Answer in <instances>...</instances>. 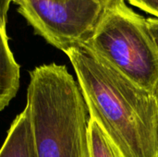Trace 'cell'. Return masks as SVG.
Returning <instances> with one entry per match:
<instances>
[{"mask_svg":"<svg viewBox=\"0 0 158 157\" xmlns=\"http://www.w3.org/2000/svg\"><path fill=\"white\" fill-rule=\"evenodd\" d=\"M34 32L63 51L84 44L106 6L96 0H13Z\"/></svg>","mask_w":158,"mask_h":157,"instance_id":"obj_4","label":"cell"},{"mask_svg":"<svg viewBox=\"0 0 158 157\" xmlns=\"http://www.w3.org/2000/svg\"><path fill=\"white\" fill-rule=\"evenodd\" d=\"M11 2H13V0H0V23L6 29L7 21V13Z\"/></svg>","mask_w":158,"mask_h":157,"instance_id":"obj_9","label":"cell"},{"mask_svg":"<svg viewBox=\"0 0 158 157\" xmlns=\"http://www.w3.org/2000/svg\"><path fill=\"white\" fill-rule=\"evenodd\" d=\"M0 157H38L27 107L12 122L0 149Z\"/></svg>","mask_w":158,"mask_h":157,"instance_id":"obj_5","label":"cell"},{"mask_svg":"<svg viewBox=\"0 0 158 157\" xmlns=\"http://www.w3.org/2000/svg\"><path fill=\"white\" fill-rule=\"evenodd\" d=\"M78 79L90 118L124 157H158L155 93L127 79L85 44L65 52Z\"/></svg>","mask_w":158,"mask_h":157,"instance_id":"obj_1","label":"cell"},{"mask_svg":"<svg viewBox=\"0 0 158 157\" xmlns=\"http://www.w3.org/2000/svg\"><path fill=\"white\" fill-rule=\"evenodd\" d=\"M155 95H156V101H157V105H158V84L156 91H155Z\"/></svg>","mask_w":158,"mask_h":157,"instance_id":"obj_11","label":"cell"},{"mask_svg":"<svg viewBox=\"0 0 158 157\" xmlns=\"http://www.w3.org/2000/svg\"><path fill=\"white\" fill-rule=\"evenodd\" d=\"M136 85L156 91L158 84V19L136 12L125 0L103 9L84 43Z\"/></svg>","mask_w":158,"mask_h":157,"instance_id":"obj_3","label":"cell"},{"mask_svg":"<svg viewBox=\"0 0 158 157\" xmlns=\"http://www.w3.org/2000/svg\"><path fill=\"white\" fill-rule=\"evenodd\" d=\"M26 107L38 157H89L87 106L66 66L51 63L30 72Z\"/></svg>","mask_w":158,"mask_h":157,"instance_id":"obj_2","label":"cell"},{"mask_svg":"<svg viewBox=\"0 0 158 157\" xmlns=\"http://www.w3.org/2000/svg\"><path fill=\"white\" fill-rule=\"evenodd\" d=\"M19 79L20 67L9 48L6 29L0 23V111L16 96Z\"/></svg>","mask_w":158,"mask_h":157,"instance_id":"obj_6","label":"cell"},{"mask_svg":"<svg viewBox=\"0 0 158 157\" xmlns=\"http://www.w3.org/2000/svg\"><path fill=\"white\" fill-rule=\"evenodd\" d=\"M89 157H124L94 118H89L87 128Z\"/></svg>","mask_w":158,"mask_h":157,"instance_id":"obj_7","label":"cell"},{"mask_svg":"<svg viewBox=\"0 0 158 157\" xmlns=\"http://www.w3.org/2000/svg\"><path fill=\"white\" fill-rule=\"evenodd\" d=\"M96 1H98V2H100V3H102V4H104L105 6H106L108 3H110L111 1H113V0H96ZM126 2H129V4H130V1L131 0H125Z\"/></svg>","mask_w":158,"mask_h":157,"instance_id":"obj_10","label":"cell"},{"mask_svg":"<svg viewBox=\"0 0 158 157\" xmlns=\"http://www.w3.org/2000/svg\"><path fill=\"white\" fill-rule=\"evenodd\" d=\"M130 5L158 19V0H131Z\"/></svg>","mask_w":158,"mask_h":157,"instance_id":"obj_8","label":"cell"}]
</instances>
